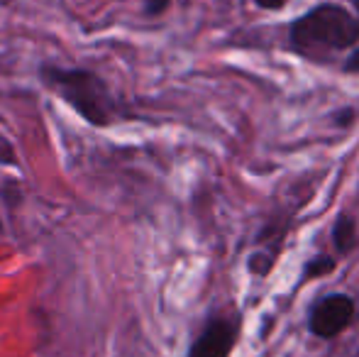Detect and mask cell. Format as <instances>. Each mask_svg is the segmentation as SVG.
<instances>
[{"label":"cell","instance_id":"6da1fadb","mask_svg":"<svg viewBox=\"0 0 359 357\" xmlns=\"http://www.w3.org/2000/svg\"><path fill=\"white\" fill-rule=\"evenodd\" d=\"M39 79L88 125L93 128L110 125L115 115V100L110 95L108 83L98 74L88 72V69H64L44 64L39 67Z\"/></svg>","mask_w":359,"mask_h":357},{"label":"cell","instance_id":"7a4b0ae2","mask_svg":"<svg viewBox=\"0 0 359 357\" xmlns=\"http://www.w3.org/2000/svg\"><path fill=\"white\" fill-rule=\"evenodd\" d=\"M359 22L337 5H318L298 18L291 27V42L303 54H330L355 44Z\"/></svg>","mask_w":359,"mask_h":357},{"label":"cell","instance_id":"3957f363","mask_svg":"<svg viewBox=\"0 0 359 357\" xmlns=\"http://www.w3.org/2000/svg\"><path fill=\"white\" fill-rule=\"evenodd\" d=\"M352 316H355V301L347 294H330L313 306L308 325L318 338H335L350 325Z\"/></svg>","mask_w":359,"mask_h":357},{"label":"cell","instance_id":"277c9868","mask_svg":"<svg viewBox=\"0 0 359 357\" xmlns=\"http://www.w3.org/2000/svg\"><path fill=\"white\" fill-rule=\"evenodd\" d=\"M237 338V325L230 318H213L196 338L189 357H227Z\"/></svg>","mask_w":359,"mask_h":357},{"label":"cell","instance_id":"5b68a950","mask_svg":"<svg viewBox=\"0 0 359 357\" xmlns=\"http://www.w3.org/2000/svg\"><path fill=\"white\" fill-rule=\"evenodd\" d=\"M332 240H335V248L340 252H350L357 243V230H355V220L350 215H340L332 230Z\"/></svg>","mask_w":359,"mask_h":357},{"label":"cell","instance_id":"8992f818","mask_svg":"<svg viewBox=\"0 0 359 357\" xmlns=\"http://www.w3.org/2000/svg\"><path fill=\"white\" fill-rule=\"evenodd\" d=\"M0 164L5 167H18V154H15V147L5 135H0Z\"/></svg>","mask_w":359,"mask_h":357},{"label":"cell","instance_id":"52a82bcc","mask_svg":"<svg viewBox=\"0 0 359 357\" xmlns=\"http://www.w3.org/2000/svg\"><path fill=\"white\" fill-rule=\"evenodd\" d=\"M332 267H335V262H332L330 257H325V255H320V257H316L311 264L306 267V274L308 276H318V274H327Z\"/></svg>","mask_w":359,"mask_h":357},{"label":"cell","instance_id":"ba28073f","mask_svg":"<svg viewBox=\"0 0 359 357\" xmlns=\"http://www.w3.org/2000/svg\"><path fill=\"white\" fill-rule=\"evenodd\" d=\"M171 0H144V15L147 18H159L166 8H169Z\"/></svg>","mask_w":359,"mask_h":357},{"label":"cell","instance_id":"9c48e42d","mask_svg":"<svg viewBox=\"0 0 359 357\" xmlns=\"http://www.w3.org/2000/svg\"><path fill=\"white\" fill-rule=\"evenodd\" d=\"M345 72H347V74H359V47L350 54V57H347Z\"/></svg>","mask_w":359,"mask_h":357},{"label":"cell","instance_id":"30bf717a","mask_svg":"<svg viewBox=\"0 0 359 357\" xmlns=\"http://www.w3.org/2000/svg\"><path fill=\"white\" fill-rule=\"evenodd\" d=\"M257 3L262 5V8H269V10H276L281 8V5H286L288 0H257Z\"/></svg>","mask_w":359,"mask_h":357},{"label":"cell","instance_id":"8fae6325","mask_svg":"<svg viewBox=\"0 0 359 357\" xmlns=\"http://www.w3.org/2000/svg\"><path fill=\"white\" fill-rule=\"evenodd\" d=\"M357 8H359V0H357Z\"/></svg>","mask_w":359,"mask_h":357},{"label":"cell","instance_id":"7c38bea8","mask_svg":"<svg viewBox=\"0 0 359 357\" xmlns=\"http://www.w3.org/2000/svg\"><path fill=\"white\" fill-rule=\"evenodd\" d=\"M0 228H3V223H0Z\"/></svg>","mask_w":359,"mask_h":357}]
</instances>
